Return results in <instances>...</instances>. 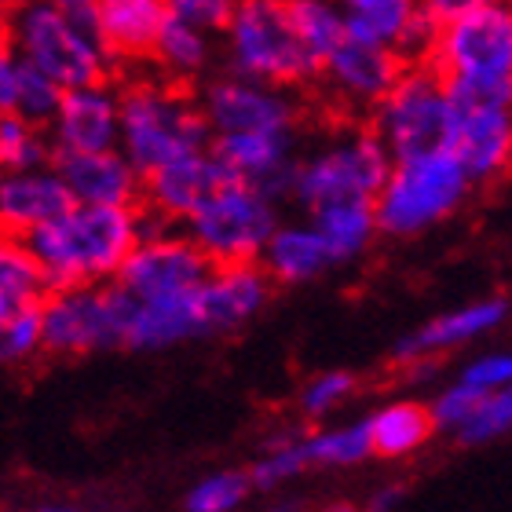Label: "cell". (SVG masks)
Here are the masks:
<instances>
[{"instance_id": "cell-1", "label": "cell", "mask_w": 512, "mask_h": 512, "mask_svg": "<svg viewBox=\"0 0 512 512\" xmlns=\"http://www.w3.org/2000/svg\"><path fill=\"white\" fill-rule=\"evenodd\" d=\"M139 242L136 205L70 202L48 224L22 235V246L41 271L44 289L110 282Z\"/></svg>"}, {"instance_id": "cell-18", "label": "cell", "mask_w": 512, "mask_h": 512, "mask_svg": "<svg viewBox=\"0 0 512 512\" xmlns=\"http://www.w3.org/2000/svg\"><path fill=\"white\" fill-rule=\"evenodd\" d=\"M271 297V278L256 264H213L198 286V315L205 337L235 333L264 311Z\"/></svg>"}, {"instance_id": "cell-29", "label": "cell", "mask_w": 512, "mask_h": 512, "mask_svg": "<svg viewBox=\"0 0 512 512\" xmlns=\"http://www.w3.org/2000/svg\"><path fill=\"white\" fill-rule=\"evenodd\" d=\"M44 297L41 271L26 253L22 238L0 235V322L15 315L26 304H37Z\"/></svg>"}, {"instance_id": "cell-7", "label": "cell", "mask_w": 512, "mask_h": 512, "mask_svg": "<svg viewBox=\"0 0 512 512\" xmlns=\"http://www.w3.org/2000/svg\"><path fill=\"white\" fill-rule=\"evenodd\" d=\"M388 165H392V154L374 136V128H341L315 143L308 154H297L289 198L304 209L337 202V198L374 202V194L388 176Z\"/></svg>"}, {"instance_id": "cell-4", "label": "cell", "mask_w": 512, "mask_h": 512, "mask_svg": "<svg viewBox=\"0 0 512 512\" xmlns=\"http://www.w3.org/2000/svg\"><path fill=\"white\" fill-rule=\"evenodd\" d=\"M476 183L450 147L392 158L381 191L374 194L377 235L414 238L450 220L469 202Z\"/></svg>"}, {"instance_id": "cell-25", "label": "cell", "mask_w": 512, "mask_h": 512, "mask_svg": "<svg viewBox=\"0 0 512 512\" xmlns=\"http://www.w3.org/2000/svg\"><path fill=\"white\" fill-rule=\"evenodd\" d=\"M311 213V227L322 235L326 249L333 253L337 264H352L377 238V216L370 198H337V202H322Z\"/></svg>"}, {"instance_id": "cell-26", "label": "cell", "mask_w": 512, "mask_h": 512, "mask_svg": "<svg viewBox=\"0 0 512 512\" xmlns=\"http://www.w3.org/2000/svg\"><path fill=\"white\" fill-rule=\"evenodd\" d=\"M150 59L158 63L165 81H176V85L198 81L213 66V33L187 19L169 15V22L161 26L158 41L150 48Z\"/></svg>"}, {"instance_id": "cell-20", "label": "cell", "mask_w": 512, "mask_h": 512, "mask_svg": "<svg viewBox=\"0 0 512 512\" xmlns=\"http://www.w3.org/2000/svg\"><path fill=\"white\" fill-rule=\"evenodd\" d=\"M52 165L74 202L136 205L139 191H143V176L128 165V158L118 147L88 150V154H55Z\"/></svg>"}, {"instance_id": "cell-3", "label": "cell", "mask_w": 512, "mask_h": 512, "mask_svg": "<svg viewBox=\"0 0 512 512\" xmlns=\"http://www.w3.org/2000/svg\"><path fill=\"white\" fill-rule=\"evenodd\" d=\"M0 26L11 37L22 63L52 77L63 92L110 81L114 59L92 30V15L66 11L48 0H11Z\"/></svg>"}, {"instance_id": "cell-33", "label": "cell", "mask_w": 512, "mask_h": 512, "mask_svg": "<svg viewBox=\"0 0 512 512\" xmlns=\"http://www.w3.org/2000/svg\"><path fill=\"white\" fill-rule=\"evenodd\" d=\"M249 491H253L249 472L224 469L194 483L183 505H187V512H235L249 498Z\"/></svg>"}, {"instance_id": "cell-21", "label": "cell", "mask_w": 512, "mask_h": 512, "mask_svg": "<svg viewBox=\"0 0 512 512\" xmlns=\"http://www.w3.org/2000/svg\"><path fill=\"white\" fill-rule=\"evenodd\" d=\"M227 172L224 165L213 158V150H194V154H183V158L161 165V169L147 172L143 176V198H147L150 213L165 216L172 224H180L198 209L205 194L213 191L216 183H224Z\"/></svg>"}, {"instance_id": "cell-43", "label": "cell", "mask_w": 512, "mask_h": 512, "mask_svg": "<svg viewBox=\"0 0 512 512\" xmlns=\"http://www.w3.org/2000/svg\"><path fill=\"white\" fill-rule=\"evenodd\" d=\"M48 4H59L66 11H81V15H92V0H48Z\"/></svg>"}, {"instance_id": "cell-19", "label": "cell", "mask_w": 512, "mask_h": 512, "mask_svg": "<svg viewBox=\"0 0 512 512\" xmlns=\"http://www.w3.org/2000/svg\"><path fill=\"white\" fill-rule=\"evenodd\" d=\"M509 319V300L505 297H480L469 300L461 308H450L436 319H428L425 326H417L414 333H406L403 341L395 344V359L410 363V359H439V355L465 348L472 341L491 337L494 330H502Z\"/></svg>"}, {"instance_id": "cell-42", "label": "cell", "mask_w": 512, "mask_h": 512, "mask_svg": "<svg viewBox=\"0 0 512 512\" xmlns=\"http://www.w3.org/2000/svg\"><path fill=\"white\" fill-rule=\"evenodd\" d=\"M399 502H403V491H399V487H384V491H377L374 498H370L366 512H395Z\"/></svg>"}, {"instance_id": "cell-9", "label": "cell", "mask_w": 512, "mask_h": 512, "mask_svg": "<svg viewBox=\"0 0 512 512\" xmlns=\"http://www.w3.org/2000/svg\"><path fill=\"white\" fill-rule=\"evenodd\" d=\"M450 121L454 103L447 81L428 63H406L395 85L370 107V128L392 158L447 147Z\"/></svg>"}, {"instance_id": "cell-40", "label": "cell", "mask_w": 512, "mask_h": 512, "mask_svg": "<svg viewBox=\"0 0 512 512\" xmlns=\"http://www.w3.org/2000/svg\"><path fill=\"white\" fill-rule=\"evenodd\" d=\"M19 70H22L19 52H15L11 37L4 33V26H0V114H4V110H15V85H19Z\"/></svg>"}, {"instance_id": "cell-34", "label": "cell", "mask_w": 512, "mask_h": 512, "mask_svg": "<svg viewBox=\"0 0 512 512\" xmlns=\"http://www.w3.org/2000/svg\"><path fill=\"white\" fill-rule=\"evenodd\" d=\"M41 300L26 304L0 322V366L26 363L41 352Z\"/></svg>"}, {"instance_id": "cell-28", "label": "cell", "mask_w": 512, "mask_h": 512, "mask_svg": "<svg viewBox=\"0 0 512 512\" xmlns=\"http://www.w3.org/2000/svg\"><path fill=\"white\" fill-rule=\"evenodd\" d=\"M297 450H300V461H304V472L308 469H352V465L370 458L366 421L311 432V436L297 439Z\"/></svg>"}, {"instance_id": "cell-39", "label": "cell", "mask_w": 512, "mask_h": 512, "mask_svg": "<svg viewBox=\"0 0 512 512\" xmlns=\"http://www.w3.org/2000/svg\"><path fill=\"white\" fill-rule=\"evenodd\" d=\"M165 4H169V15H176V19H187L202 30L216 33L224 30V22L231 19L238 0H165Z\"/></svg>"}, {"instance_id": "cell-12", "label": "cell", "mask_w": 512, "mask_h": 512, "mask_svg": "<svg viewBox=\"0 0 512 512\" xmlns=\"http://www.w3.org/2000/svg\"><path fill=\"white\" fill-rule=\"evenodd\" d=\"M213 271V260L194 246L187 235L176 231H161V235L139 238L125 264L118 267V282L132 300H169L183 297L205 282Z\"/></svg>"}, {"instance_id": "cell-47", "label": "cell", "mask_w": 512, "mask_h": 512, "mask_svg": "<svg viewBox=\"0 0 512 512\" xmlns=\"http://www.w3.org/2000/svg\"><path fill=\"white\" fill-rule=\"evenodd\" d=\"M11 8V0H0V19H4V11Z\"/></svg>"}, {"instance_id": "cell-41", "label": "cell", "mask_w": 512, "mask_h": 512, "mask_svg": "<svg viewBox=\"0 0 512 512\" xmlns=\"http://www.w3.org/2000/svg\"><path fill=\"white\" fill-rule=\"evenodd\" d=\"M487 4H498V0H421V11L432 22H447L454 15H465V11L487 8Z\"/></svg>"}, {"instance_id": "cell-13", "label": "cell", "mask_w": 512, "mask_h": 512, "mask_svg": "<svg viewBox=\"0 0 512 512\" xmlns=\"http://www.w3.org/2000/svg\"><path fill=\"white\" fill-rule=\"evenodd\" d=\"M450 103H454V121L447 147L458 154L469 180L494 183L505 176L512 158V99L450 92Z\"/></svg>"}, {"instance_id": "cell-15", "label": "cell", "mask_w": 512, "mask_h": 512, "mask_svg": "<svg viewBox=\"0 0 512 512\" xmlns=\"http://www.w3.org/2000/svg\"><path fill=\"white\" fill-rule=\"evenodd\" d=\"M297 128L282 132H220L209 139L213 158L224 165L227 176L256 183L271 198L286 202L289 183H293V165L300 154Z\"/></svg>"}, {"instance_id": "cell-35", "label": "cell", "mask_w": 512, "mask_h": 512, "mask_svg": "<svg viewBox=\"0 0 512 512\" xmlns=\"http://www.w3.org/2000/svg\"><path fill=\"white\" fill-rule=\"evenodd\" d=\"M59 99H63V88L55 85L52 77H44L41 70H33V66L22 63L19 85H15V114H22L26 121L44 128L52 121Z\"/></svg>"}, {"instance_id": "cell-23", "label": "cell", "mask_w": 512, "mask_h": 512, "mask_svg": "<svg viewBox=\"0 0 512 512\" xmlns=\"http://www.w3.org/2000/svg\"><path fill=\"white\" fill-rule=\"evenodd\" d=\"M70 202L74 198L66 191V183L59 180L55 165L4 172V180H0V231L15 238L30 235L33 227L55 220Z\"/></svg>"}, {"instance_id": "cell-6", "label": "cell", "mask_w": 512, "mask_h": 512, "mask_svg": "<svg viewBox=\"0 0 512 512\" xmlns=\"http://www.w3.org/2000/svg\"><path fill=\"white\" fill-rule=\"evenodd\" d=\"M227 70L278 88H297L319 77L315 55L304 48L286 0H238L224 22Z\"/></svg>"}, {"instance_id": "cell-31", "label": "cell", "mask_w": 512, "mask_h": 512, "mask_svg": "<svg viewBox=\"0 0 512 512\" xmlns=\"http://www.w3.org/2000/svg\"><path fill=\"white\" fill-rule=\"evenodd\" d=\"M289 4V19L297 26L300 41L315 55V63H319L326 48H330L337 37H341L348 26H344V15L337 8V0H286Z\"/></svg>"}, {"instance_id": "cell-36", "label": "cell", "mask_w": 512, "mask_h": 512, "mask_svg": "<svg viewBox=\"0 0 512 512\" xmlns=\"http://www.w3.org/2000/svg\"><path fill=\"white\" fill-rule=\"evenodd\" d=\"M352 392H355V377L344 374V370H330V374H319L308 388H304L300 406H304V414H311V417H326Z\"/></svg>"}, {"instance_id": "cell-14", "label": "cell", "mask_w": 512, "mask_h": 512, "mask_svg": "<svg viewBox=\"0 0 512 512\" xmlns=\"http://www.w3.org/2000/svg\"><path fill=\"white\" fill-rule=\"evenodd\" d=\"M403 66L406 59L395 48L344 30L319 59V77L341 103L352 110H370L395 85Z\"/></svg>"}, {"instance_id": "cell-45", "label": "cell", "mask_w": 512, "mask_h": 512, "mask_svg": "<svg viewBox=\"0 0 512 512\" xmlns=\"http://www.w3.org/2000/svg\"><path fill=\"white\" fill-rule=\"evenodd\" d=\"M267 512H300V502H278V505H271Z\"/></svg>"}, {"instance_id": "cell-32", "label": "cell", "mask_w": 512, "mask_h": 512, "mask_svg": "<svg viewBox=\"0 0 512 512\" xmlns=\"http://www.w3.org/2000/svg\"><path fill=\"white\" fill-rule=\"evenodd\" d=\"M509 428H512V395L509 388H498V392L483 395L454 432H458V439L465 447H483V443L502 439Z\"/></svg>"}, {"instance_id": "cell-46", "label": "cell", "mask_w": 512, "mask_h": 512, "mask_svg": "<svg viewBox=\"0 0 512 512\" xmlns=\"http://www.w3.org/2000/svg\"><path fill=\"white\" fill-rule=\"evenodd\" d=\"M322 512H355V505L352 502H333V505H326Z\"/></svg>"}, {"instance_id": "cell-17", "label": "cell", "mask_w": 512, "mask_h": 512, "mask_svg": "<svg viewBox=\"0 0 512 512\" xmlns=\"http://www.w3.org/2000/svg\"><path fill=\"white\" fill-rule=\"evenodd\" d=\"M344 26L366 41L388 44L406 63H425L436 41V26L421 11V0H337Z\"/></svg>"}, {"instance_id": "cell-37", "label": "cell", "mask_w": 512, "mask_h": 512, "mask_svg": "<svg viewBox=\"0 0 512 512\" xmlns=\"http://www.w3.org/2000/svg\"><path fill=\"white\" fill-rule=\"evenodd\" d=\"M483 395L487 392H480V388H472V384H465V381H454L447 388V392H439V399L432 406H428V414H432V425L436 428H454L469 417V410L476 403H480Z\"/></svg>"}, {"instance_id": "cell-49", "label": "cell", "mask_w": 512, "mask_h": 512, "mask_svg": "<svg viewBox=\"0 0 512 512\" xmlns=\"http://www.w3.org/2000/svg\"><path fill=\"white\" fill-rule=\"evenodd\" d=\"M0 235H4V231H0Z\"/></svg>"}, {"instance_id": "cell-10", "label": "cell", "mask_w": 512, "mask_h": 512, "mask_svg": "<svg viewBox=\"0 0 512 512\" xmlns=\"http://www.w3.org/2000/svg\"><path fill=\"white\" fill-rule=\"evenodd\" d=\"M132 297L110 282L48 289L41 297V344L55 355H92L125 348Z\"/></svg>"}, {"instance_id": "cell-38", "label": "cell", "mask_w": 512, "mask_h": 512, "mask_svg": "<svg viewBox=\"0 0 512 512\" xmlns=\"http://www.w3.org/2000/svg\"><path fill=\"white\" fill-rule=\"evenodd\" d=\"M458 381L480 388V392H498V388H509L512 381V355L509 352H487L476 355L465 370H461Z\"/></svg>"}, {"instance_id": "cell-16", "label": "cell", "mask_w": 512, "mask_h": 512, "mask_svg": "<svg viewBox=\"0 0 512 512\" xmlns=\"http://www.w3.org/2000/svg\"><path fill=\"white\" fill-rule=\"evenodd\" d=\"M55 154H88L118 147V88L110 81L66 88L44 125Z\"/></svg>"}, {"instance_id": "cell-24", "label": "cell", "mask_w": 512, "mask_h": 512, "mask_svg": "<svg viewBox=\"0 0 512 512\" xmlns=\"http://www.w3.org/2000/svg\"><path fill=\"white\" fill-rule=\"evenodd\" d=\"M260 267L271 282H282V286H304V282H315V278L330 275L337 260L326 249L322 235L311 227V220L304 224H282L271 231V238L260 249Z\"/></svg>"}, {"instance_id": "cell-22", "label": "cell", "mask_w": 512, "mask_h": 512, "mask_svg": "<svg viewBox=\"0 0 512 512\" xmlns=\"http://www.w3.org/2000/svg\"><path fill=\"white\" fill-rule=\"evenodd\" d=\"M165 22H169L165 0H92V30L114 63L150 59V48Z\"/></svg>"}, {"instance_id": "cell-8", "label": "cell", "mask_w": 512, "mask_h": 512, "mask_svg": "<svg viewBox=\"0 0 512 512\" xmlns=\"http://www.w3.org/2000/svg\"><path fill=\"white\" fill-rule=\"evenodd\" d=\"M278 198L260 191L256 183L227 176L205 194L183 224V235L202 249L213 264H253L271 231L278 227Z\"/></svg>"}, {"instance_id": "cell-5", "label": "cell", "mask_w": 512, "mask_h": 512, "mask_svg": "<svg viewBox=\"0 0 512 512\" xmlns=\"http://www.w3.org/2000/svg\"><path fill=\"white\" fill-rule=\"evenodd\" d=\"M450 92L512 99V8L509 0L439 22L425 59Z\"/></svg>"}, {"instance_id": "cell-30", "label": "cell", "mask_w": 512, "mask_h": 512, "mask_svg": "<svg viewBox=\"0 0 512 512\" xmlns=\"http://www.w3.org/2000/svg\"><path fill=\"white\" fill-rule=\"evenodd\" d=\"M55 150L41 125L26 121L15 110L0 114V172H22L52 165Z\"/></svg>"}, {"instance_id": "cell-44", "label": "cell", "mask_w": 512, "mask_h": 512, "mask_svg": "<svg viewBox=\"0 0 512 512\" xmlns=\"http://www.w3.org/2000/svg\"><path fill=\"white\" fill-rule=\"evenodd\" d=\"M41 512H92V509H77V505H44Z\"/></svg>"}, {"instance_id": "cell-2", "label": "cell", "mask_w": 512, "mask_h": 512, "mask_svg": "<svg viewBox=\"0 0 512 512\" xmlns=\"http://www.w3.org/2000/svg\"><path fill=\"white\" fill-rule=\"evenodd\" d=\"M209 139L198 99L176 81L139 77L118 92V150L139 176L205 150Z\"/></svg>"}, {"instance_id": "cell-11", "label": "cell", "mask_w": 512, "mask_h": 512, "mask_svg": "<svg viewBox=\"0 0 512 512\" xmlns=\"http://www.w3.org/2000/svg\"><path fill=\"white\" fill-rule=\"evenodd\" d=\"M198 110L213 136L220 132H282L300 125V107L289 88L253 81L242 74L209 77L198 92Z\"/></svg>"}, {"instance_id": "cell-48", "label": "cell", "mask_w": 512, "mask_h": 512, "mask_svg": "<svg viewBox=\"0 0 512 512\" xmlns=\"http://www.w3.org/2000/svg\"><path fill=\"white\" fill-rule=\"evenodd\" d=\"M0 180H4V172H0Z\"/></svg>"}, {"instance_id": "cell-27", "label": "cell", "mask_w": 512, "mask_h": 512, "mask_svg": "<svg viewBox=\"0 0 512 512\" xmlns=\"http://www.w3.org/2000/svg\"><path fill=\"white\" fill-rule=\"evenodd\" d=\"M436 432L428 406L399 399V403L381 406L370 421H366V436H370V454L381 458H406L428 443V436Z\"/></svg>"}]
</instances>
